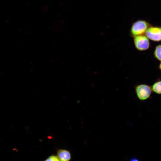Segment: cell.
I'll list each match as a JSON object with an SVG mask.
<instances>
[{
  "label": "cell",
  "instance_id": "obj_1",
  "mask_svg": "<svg viewBox=\"0 0 161 161\" xmlns=\"http://www.w3.org/2000/svg\"><path fill=\"white\" fill-rule=\"evenodd\" d=\"M135 91L138 98L141 100L149 98L153 92L151 86L145 84L137 85Z\"/></svg>",
  "mask_w": 161,
  "mask_h": 161
},
{
  "label": "cell",
  "instance_id": "obj_2",
  "mask_svg": "<svg viewBox=\"0 0 161 161\" xmlns=\"http://www.w3.org/2000/svg\"><path fill=\"white\" fill-rule=\"evenodd\" d=\"M149 26L148 23L145 21H137L131 27V33L134 37L142 35L145 32Z\"/></svg>",
  "mask_w": 161,
  "mask_h": 161
},
{
  "label": "cell",
  "instance_id": "obj_3",
  "mask_svg": "<svg viewBox=\"0 0 161 161\" xmlns=\"http://www.w3.org/2000/svg\"><path fill=\"white\" fill-rule=\"evenodd\" d=\"M134 42L136 48L140 51L147 50L150 47V43L148 38L147 36L143 35L134 37Z\"/></svg>",
  "mask_w": 161,
  "mask_h": 161
},
{
  "label": "cell",
  "instance_id": "obj_4",
  "mask_svg": "<svg viewBox=\"0 0 161 161\" xmlns=\"http://www.w3.org/2000/svg\"><path fill=\"white\" fill-rule=\"evenodd\" d=\"M145 33L147 37L152 41H161V27H151L147 29Z\"/></svg>",
  "mask_w": 161,
  "mask_h": 161
},
{
  "label": "cell",
  "instance_id": "obj_5",
  "mask_svg": "<svg viewBox=\"0 0 161 161\" xmlns=\"http://www.w3.org/2000/svg\"><path fill=\"white\" fill-rule=\"evenodd\" d=\"M57 156L59 161H67L71 159V154L70 152L65 149H60L57 152Z\"/></svg>",
  "mask_w": 161,
  "mask_h": 161
},
{
  "label": "cell",
  "instance_id": "obj_6",
  "mask_svg": "<svg viewBox=\"0 0 161 161\" xmlns=\"http://www.w3.org/2000/svg\"><path fill=\"white\" fill-rule=\"evenodd\" d=\"M153 92L159 94H161V79H158L151 86Z\"/></svg>",
  "mask_w": 161,
  "mask_h": 161
},
{
  "label": "cell",
  "instance_id": "obj_7",
  "mask_svg": "<svg viewBox=\"0 0 161 161\" xmlns=\"http://www.w3.org/2000/svg\"><path fill=\"white\" fill-rule=\"evenodd\" d=\"M153 54L156 60L161 61V44L158 45L155 47Z\"/></svg>",
  "mask_w": 161,
  "mask_h": 161
},
{
  "label": "cell",
  "instance_id": "obj_8",
  "mask_svg": "<svg viewBox=\"0 0 161 161\" xmlns=\"http://www.w3.org/2000/svg\"><path fill=\"white\" fill-rule=\"evenodd\" d=\"M45 161H59L57 156L52 155L47 158Z\"/></svg>",
  "mask_w": 161,
  "mask_h": 161
},
{
  "label": "cell",
  "instance_id": "obj_9",
  "mask_svg": "<svg viewBox=\"0 0 161 161\" xmlns=\"http://www.w3.org/2000/svg\"><path fill=\"white\" fill-rule=\"evenodd\" d=\"M158 68L161 71V61L160 62V63L158 66Z\"/></svg>",
  "mask_w": 161,
  "mask_h": 161
}]
</instances>
